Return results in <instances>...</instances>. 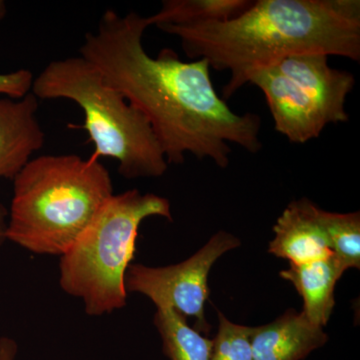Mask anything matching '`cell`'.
<instances>
[{
	"instance_id": "obj_13",
	"label": "cell",
	"mask_w": 360,
	"mask_h": 360,
	"mask_svg": "<svg viewBox=\"0 0 360 360\" xmlns=\"http://www.w3.org/2000/svg\"><path fill=\"white\" fill-rule=\"evenodd\" d=\"M155 324L162 340L163 354L170 360H210L212 340L187 323L170 309H158Z\"/></svg>"
},
{
	"instance_id": "obj_12",
	"label": "cell",
	"mask_w": 360,
	"mask_h": 360,
	"mask_svg": "<svg viewBox=\"0 0 360 360\" xmlns=\"http://www.w3.org/2000/svg\"><path fill=\"white\" fill-rule=\"evenodd\" d=\"M250 0H165L158 13L148 18V25H186L226 21L243 13Z\"/></svg>"
},
{
	"instance_id": "obj_19",
	"label": "cell",
	"mask_w": 360,
	"mask_h": 360,
	"mask_svg": "<svg viewBox=\"0 0 360 360\" xmlns=\"http://www.w3.org/2000/svg\"><path fill=\"white\" fill-rule=\"evenodd\" d=\"M7 13V6L4 0H0V22L4 20Z\"/></svg>"
},
{
	"instance_id": "obj_8",
	"label": "cell",
	"mask_w": 360,
	"mask_h": 360,
	"mask_svg": "<svg viewBox=\"0 0 360 360\" xmlns=\"http://www.w3.org/2000/svg\"><path fill=\"white\" fill-rule=\"evenodd\" d=\"M39 99L0 96V179H15L45 142L37 117Z\"/></svg>"
},
{
	"instance_id": "obj_6",
	"label": "cell",
	"mask_w": 360,
	"mask_h": 360,
	"mask_svg": "<svg viewBox=\"0 0 360 360\" xmlns=\"http://www.w3.org/2000/svg\"><path fill=\"white\" fill-rule=\"evenodd\" d=\"M250 84L266 99L274 129L291 143L319 139L329 124L347 122L352 73L328 65L324 54H298L257 71Z\"/></svg>"
},
{
	"instance_id": "obj_16",
	"label": "cell",
	"mask_w": 360,
	"mask_h": 360,
	"mask_svg": "<svg viewBox=\"0 0 360 360\" xmlns=\"http://www.w3.org/2000/svg\"><path fill=\"white\" fill-rule=\"evenodd\" d=\"M34 80L30 70H18L9 73H0V96L11 98H22L32 92Z\"/></svg>"
},
{
	"instance_id": "obj_17",
	"label": "cell",
	"mask_w": 360,
	"mask_h": 360,
	"mask_svg": "<svg viewBox=\"0 0 360 360\" xmlns=\"http://www.w3.org/2000/svg\"><path fill=\"white\" fill-rule=\"evenodd\" d=\"M18 347L15 340L11 338H0V360H15Z\"/></svg>"
},
{
	"instance_id": "obj_1",
	"label": "cell",
	"mask_w": 360,
	"mask_h": 360,
	"mask_svg": "<svg viewBox=\"0 0 360 360\" xmlns=\"http://www.w3.org/2000/svg\"><path fill=\"white\" fill-rule=\"evenodd\" d=\"M148 26V18L134 11L122 15L108 9L79 51L148 120L168 165H181L191 155L225 168L229 143L262 150V117L231 110L213 86L205 59L182 61L169 49L149 56L142 44Z\"/></svg>"
},
{
	"instance_id": "obj_3",
	"label": "cell",
	"mask_w": 360,
	"mask_h": 360,
	"mask_svg": "<svg viewBox=\"0 0 360 360\" xmlns=\"http://www.w3.org/2000/svg\"><path fill=\"white\" fill-rule=\"evenodd\" d=\"M113 194L110 172L99 160L33 158L13 179L6 239L35 255L61 257Z\"/></svg>"
},
{
	"instance_id": "obj_7",
	"label": "cell",
	"mask_w": 360,
	"mask_h": 360,
	"mask_svg": "<svg viewBox=\"0 0 360 360\" xmlns=\"http://www.w3.org/2000/svg\"><path fill=\"white\" fill-rule=\"evenodd\" d=\"M240 245L229 232L219 231L193 257L180 264L165 267L130 264L125 274L127 292L141 293L156 309H170L195 321L198 333H207L205 307L208 297V274L213 264L227 251Z\"/></svg>"
},
{
	"instance_id": "obj_4",
	"label": "cell",
	"mask_w": 360,
	"mask_h": 360,
	"mask_svg": "<svg viewBox=\"0 0 360 360\" xmlns=\"http://www.w3.org/2000/svg\"><path fill=\"white\" fill-rule=\"evenodd\" d=\"M32 94L37 99L77 103L84 115L82 129L94 144L90 158L115 160L124 179L158 177L167 172V158L148 120L82 56L49 63L34 77Z\"/></svg>"
},
{
	"instance_id": "obj_5",
	"label": "cell",
	"mask_w": 360,
	"mask_h": 360,
	"mask_svg": "<svg viewBox=\"0 0 360 360\" xmlns=\"http://www.w3.org/2000/svg\"><path fill=\"white\" fill-rule=\"evenodd\" d=\"M150 217L172 221L169 201L137 189L113 194L61 255L60 288L82 300L90 316L110 314L127 304L125 274L134 258L139 226Z\"/></svg>"
},
{
	"instance_id": "obj_15",
	"label": "cell",
	"mask_w": 360,
	"mask_h": 360,
	"mask_svg": "<svg viewBox=\"0 0 360 360\" xmlns=\"http://www.w3.org/2000/svg\"><path fill=\"white\" fill-rule=\"evenodd\" d=\"M219 314V331L212 340L210 360H253L251 335L252 328L233 323L221 312Z\"/></svg>"
},
{
	"instance_id": "obj_14",
	"label": "cell",
	"mask_w": 360,
	"mask_h": 360,
	"mask_svg": "<svg viewBox=\"0 0 360 360\" xmlns=\"http://www.w3.org/2000/svg\"><path fill=\"white\" fill-rule=\"evenodd\" d=\"M319 221L329 248L347 269L360 267V213L328 212L319 208Z\"/></svg>"
},
{
	"instance_id": "obj_9",
	"label": "cell",
	"mask_w": 360,
	"mask_h": 360,
	"mask_svg": "<svg viewBox=\"0 0 360 360\" xmlns=\"http://www.w3.org/2000/svg\"><path fill=\"white\" fill-rule=\"evenodd\" d=\"M319 206L302 198L286 206L274 226L269 252L302 264L333 255L319 217Z\"/></svg>"
},
{
	"instance_id": "obj_2",
	"label": "cell",
	"mask_w": 360,
	"mask_h": 360,
	"mask_svg": "<svg viewBox=\"0 0 360 360\" xmlns=\"http://www.w3.org/2000/svg\"><path fill=\"white\" fill-rule=\"evenodd\" d=\"M158 28L179 39L187 58L231 72L224 99L257 71L290 56L360 60L359 0H257L232 20Z\"/></svg>"
},
{
	"instance_id": "obj_18",
	"label": "cell",
	"mask_w": 360,
	"mask_h": 360,
	"mask_svg": "<svg viewBox=\"0 0 360 360\" xmlns=\"http://www.w3.org/2000/svg\"><path fill=\"white\" fill-rule=\"evenodd\" d=\"M7 214H8V212H7L6 206L0 203V246L4 245V243L7 240Z\"/></svg>"
},
{
	"instance_id": "obj_10",
	"label": "cell",
	"mask_w": 360,
	"mask_h": 360,
	"mask_svg": "<svg viewBox=\"0 0 360 360\" xmlns=\"http://www.w3.org/2000/svg\"><path fill=\"white\" fill-rule=\"evenodd\" d=\"M323 328L290 309L270 323L252 328L253 360H302L328 342Z\"/></svg>"
},
{
	"instance_id": "obj_11",
	"label": "cell",
	"mask_w": 360,
	"mask_h": 360,
	"mask_svg": "<svg viewBox=\"0 0 360 360\" xmlns=\"http://www.w3.org/2000/svg\"><path fill=\"white\" fill-rule=\"evenodd\" d=\"M347 269L335 255L309 264H290L281 276L290 281L303 300V314L315 326L323 328L335 309V290Z\"/></svg>"
}]
</instances>
